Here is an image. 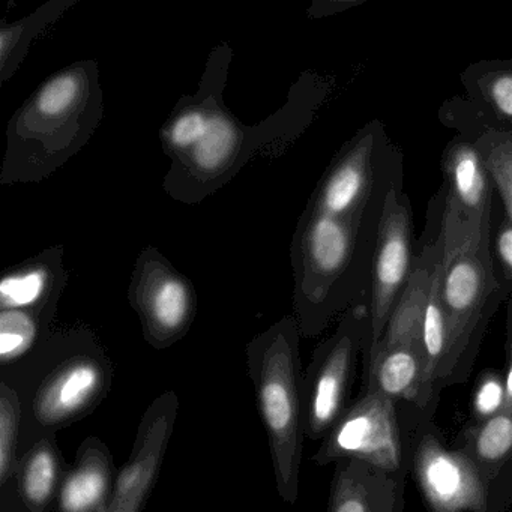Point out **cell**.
Masks as SVG:
<instances>
[{
	"instance_id": "obj_1",
	"label": "cell",
	"mask_w": 512,
	"mask_h": 512,
	"mask_svg": "<svg viewBox=\"0 0 512 512\" xmlns=\"http://www.w3.org/2000/svg\"><path fill=\"white\" fill-rule=\"evenodd\" d=\"M397 176L364 212L335 218L304 209L289 256L293 271V314L302 337L322 334L337 317L368 301L374 250L386 196Z\"/></svg>"
},
{
	"instance_id": "obj_2",
	"label": "cell",
	"mask_w": 512,
	"mask_h": 512,
	"mask_svg": "<svg viewBox=\"0 0 512 512\" xmlns=\"http://www.w3.org/2000/svg\"><path fill=\"white\" fill-rule=\"evenodd\" d=\"M329 91L325 76L307 71L293 83L286 103L254 125L239 121L224 97L218 98L202 142L170 161L163 179L167 196L182 205H200L259 155L281 157L310 127Z\"/></svg>"
},
{
	"instance_id": "obj_3",
	"label": "cell",
	"mask_w": 512,
	"mask_h": 512,
	"mask_svg": "<svg viewBox=\"0 0 512 512\" xmlns=\"http://www.w3.org/2000/svg\"><path fill=\"white\" fill-rule=\"evenodd\" d=\"M103 118L98 62L86 59L56 71L8 122L0 185L46 181L88 145Z\"/></svg>"
},
{
	"instance_id": "obj_4",
	"label": "cell",
	"mask_w": 512,
	"mask_h": 512,
	"mask_svg": "<svg viewBox=\"0 0 512 512\" xmlns=\"http://www.w3.org/2000/svg\"><path fill=\"white\" fill-rule=\"evenodd\" d=\"M301 337L292 313L247 344L248 373L268 437L275 485L287 505L298 502L305 439Z\"/></svg>"
},
{
	"instance_id": "obj_5",
	"label": "cell",
	"mask_w": 512,
	"mask_h": 512,
	"mask_svg": "<svg viewBox=\"0 0 512 512\" xmlns=\"http://www.w3.org/2000/svg\"><path fill=\"white\" fill-rule=\"evenodd\" d=\"M44 373L23 398L22 452L44 434L76 424L109 395L113 367L88 328L53 332L19 367ZM17 367V368H19Z\"/></svg>"
},
{
	"instance_id": "obj_6",
	"label": "cell",
	"mask_w": 512,
	"mask_h": 512,
	"mask_svg": "<svg viewBox=\"0 0 512 512\" xmlns=\"http://www.w3.org/2000/svg\"><path fill=\"white\" fill-rule=\"evenodd\" d=\"M440 298L448 323L449 349L439 388L463 370L482 332L503 299L494 271L491 232L463 226L440 212Z\"/></svg>"
},
{
	"instance_id": "obj_7",
	"label": "cell",
	"mask_w": 512,
	"mask_h": 512,
	"mask_svg": "<svg viewBox=\"0 0 512 512\" xmlns=\"http://www.w3.org/2000/svg\"><path fill=\"white\" fill-rule=\"evenodd\" d=\"M401 175L403 155L374 119L344 143L305 208L335 218L361 214Z\"/></svg>"
},
{
	"instance_id": "obj_8",
	"label": "cell",
	"mask_w": 512,
	"mask_h": 512,
	"mask_svg": "<svg viewBox=\"0 0 512 512\" xmlns=\"http://www.w3.org/2000/svg\"><path fill=\"white\" fill-rule=\"evenodd\" d=\"M368 335V302L343 314L337 328L314 350L302 376L305 437L325 439L347 410L350 385L358 356Z\"/></svg>"
},
{
	"instance_id": "obj_9",
	"label": "cell",
	"mask_w": 512,
	"mask_h": 512,
	"mask_svg": "<svg viewBox=\"0 0 512 512\" xmlns=\"http://www.w3.org/2000/svg\"><path fill=\"white\" fill-rule=\"evenodd\" d=\"M128 301L149 346L166 350L190 332L199 298L193 281L154 245L140 251L131 272Z\"/></svg>"
},
{
	"instance_id": "obj_10",
	"label": "cell",
	"mask_w": 512,
	"mask_h": 512,
	"mask_svg": "<svg viewBox=\"0 0 512 512\" xmlns=\"http://www.w3.org/2000/svg\"><path fill=\"white\" fill-rule=\"evenodd\" d=\"M415 256L412 205L400 179L388 191L380 221L368 290V335L362 356L370 355L379 344L409 283Z\"/></svg>"
},
{
	"instance_id": "obj_11",
	"label": "cell",
	"mask_w": 512,
	"mask_h": 512,
	"mask_svg": "<svg viewBox=\"0 0 512 512\" xmlns=\"http://www.w3.org/2000/svg\"><path fill=\"white\" fill-rule=\"evenodd\" d=\"M358 460L386 472H403L404 449L395 401L373 389L347 407L326 434L313 461L319 466Z\"/></svg>"
},
{
	"instance_id": "obj_12",
	"label": "cell",
	"mask_w": 512,
	"mask_h": 512,
	"mask_svg": "<svg viewBox=\"0 0 512 512\" xmlns=\"http://www.w3.org/2000/svg\"><path fill=\"white\" fill-rule=\"evenodd\" d=\"M413 476L430 512H484L488 481L460 449H448L427 433L413 455Z\"/></svg>"
},
{
	"instance_id": "obj_13",
	"label": "cell",
	"mask_w": 512,
	"mask_h": 512,
	"mask_svg": "<svg viewBox=\"0 0 512 512\" xmlns=\"http://www.w3.org/2000/svg\"><path fill=\"white\" fill-rule=\"evenodd\" d=\"M178 410V395L166 391L143 413L133 452L118 473L115 494L107 512H142L157 482Z\"/></svg>"
},
{
	"instance_id": "obj_14",
	"label": "cell",
	"mask_w": 512,
	"mask_h": 512,
	"mask_svg": "<svg viewBox=\"0 0 512 512\" xmlns=\"http://www.w3.org/2000/svg\"><path fill=\"white\" fill-rule=\"evenodd\" d=\"M442 211L464 226L491 232L494 185L472 140L458 134L442 154Z\"/></svg>"
},
{
	"instance_id": "obj_15",
	"label": "cell",
	"mask_w": 512,
	"mask_h": 512,
	"mask_svg": "<svg viewBox=\"0 0 512 512\" xmlns=\"http://www.w3.org/2000/svg\"><path fill=\"white\" fill-rule=\"evenodd\" d=\"M232 62V44L215 46L206 59L197 91L184 95L173 107L160 130L161 149L170 161L187 154L202 142L211 121L212 109L218 98L224 97Z\"/></svg>"
},
{
	"instance_id": "obj_16",
	"label": "cell",
	"mask_w": 512,
	"mask_h": 512,
	"mask_svg": "<svg viewBox=\"0 0 512 512\" xmlns=\"http://www.w3.org/2000/svg\"><path fill=\"white\" fill-rule=\"evenodd\" d=\"M328 512H404V473L358 460L338 461Z\"/></svg>"
},
{
	"instance_id": "obj_17",
	"label": "cell",
	"mask_w": 512,
	"mask_h": 512,
	"mask_svg": "<svg viewBox=\"0 0 512 512\" xmlns=\"http://www.w3.org/2000/svg\"><path fill=\"white\" fill-rule=\"evenodd\" d=\"M440 119L472 140L502 197L506 217L512 220V131L491 122L472 101L460 98L442 107Z\"/></svg>"
},
{
	"instance_id": "obj_18",
	"label": "cell",
	"mask_w": 512,
	"mask_h": 512,
	"mask_svg": "<svg viewBox=\"0 0 512 512\" xmlns=\"http://www.w3.org/2000/svg\"><path fill=\"white\" fill-rule=\"evenodd\" d=\"M70 274L64 245L46 248L0 278V310H40L61 304Z\"/></svg>"
},
{
	"instance_id": "obj_19",
	"label": "cell",
	"mask_w": 512,
	"mask_h": 512,
	"mask_svg": "<svg viewBox=\"0 0 512 512\" xmlns=\"http://www.w3.org/2000/svg\"><path fill=\"white\" fill-rule=\"evenodd\" d=\"M116 479L118 473L109 446L98 437H88L65 473L55 512L109 511Z\"/></svg>"
},
{
	"instance_id": "obj_20",
	"label": "cell",
	"mask_w": 512,
	"mask_h": 512,
	"mask_svg": "<svg viewBox=\"0 0 512 512\" xmlns=\"http://www.w3.org/2000/svg\"><path fill=\"white\" fill-rule=\"evenodd\" d=\"M55 433L44 434L22 452L13 485L22 512H53L68 470Z\"/></svg>"
},
{
	"instance_id": "obj_21",
	"label": "cell",
	"mask_w": 512,
	"mask_h": 512,
	"mask_svg": "<svg viewBox=\"0 0 512 512\" xmlns=\"http://www.w3.org/2000/svg\"><path fill=\"white\" fill-rule=\"evenodd\" d=\"M467 100L491 122L512 131V59L469 65L461 74Z\"/></svg>"
},
{
	"instance_id": "obj_22",
	"label": "cell",
	"mask_w": 512,
	"mask_h": 512,
	"mask_svg": "<svg viewBox=\"0 0 512 512\" xmlns=\"http://www.w3.org/2000/svg\"><path fill=\"white\" fill-rule=\"evenodd\" d=\"M59 305L40 310H0V365L2 370L28 361L50 337Z\"/></svg>"
},
{
	"instance_id": "obj_23",
	"label": "cell",
	"mask_w": 512,
	"mask_h": 512,
	"mask_svg": "<svg viewBox=\"0 0 512 512\" xmlns=\"http://www.w3.org/2000/svg\"><path fill=\"white\" fill-rule=\"evenodd\" d=\"M80 0H49L40 8L17 20L0 26V83L5 85L16 76L25 62L32 43L47 29L52 28Z\"/></svg>"
},
{
	"instance_id": "obj_24",
	"label": "cell",
	"mask_w": 512,
	"mask_h": 512,
	"mask_svg": "<svg viewBox=\"0 0 512 512\" xmlns=\"http://www.w3.org/2000/svg\"><path fill=\"white\" fill-rule=\"evenodd\" d=\"M463 451L490 482L512 454V409L503 407L496 415L470 427L464 434Z\"/></svg>"
},
{
	"instance_id": "obj_25",
	"label": "cell",
	"mask_w": 512,
	"mask_h": 512,
	"mask_svg": "<svg viewBox=\"0 0 512 512\" xmlns=\"http://www.w3.org/2000/svg\"><path fill=\"white\" fill-rule=\"evenodd\" d=\"M23 401L19 389L2 377L0 380V488L16 478L22 457Z\"/></svg>"
},
{
	"instance_id": "obj_26",
	"label": "cell",
	"mask_w": 512,
	"mask_h": 512,
	"mask_svg": "<svg viewBox=\"0 0 512 512\" xmlns=\"http://www.w3.org/2000/svg\"><path fill=\"white\" fill-rule=\"evenodd\" d=\"M505 398V379L500 376H488L487 379H482L473 401L479 421H484L502 410L505 406Z\"/></svg>"
},
{
	"instance_id": "obj_27",
	"label": "cell",
	"mask_w": 512,
	"mask_h": 512,
	"mask_svg": "<svg viewBox=\"0 0 512 512\" xmlns=\"http://www.w3.org/2000/svg\"><path fill=\"white\" fill-rule=\"evenodd\" d=\"M496 253L503 271L512 280V220L503 218L496 235Z\"/></svg>"
},
{
	"instance_id": "obj_28",
	"label": "cell",
	"mask_w": 512,
	"mask_h": 512,
	"mask_svg": "<svg viewBox=\"0 0 512 512\" xmlns=\"http://www.w3.org/2000/svg\"><path fill=\"white\" fill-rule=\"evenodd\" d=\"M0 512H22L13 482L0 488Z\"/></svg>"
},
{
	"instance_id": "obj_29",
	"label": "cell",
	"mask_w": 512,
	"mask_h": 512,
	"mask_svg": "<svg viewBox=\"0 0 512 512\" xmlns=\"http://www.w3.org/2000/svg\"><path fill=\"white\" fill-rule=\"evenodd\" d=\"M505 388H506V398H505V406L508 409H512V325H511V344H509V362H508V371H506L505 377Z\"/></svg>"
}]
</instances>
